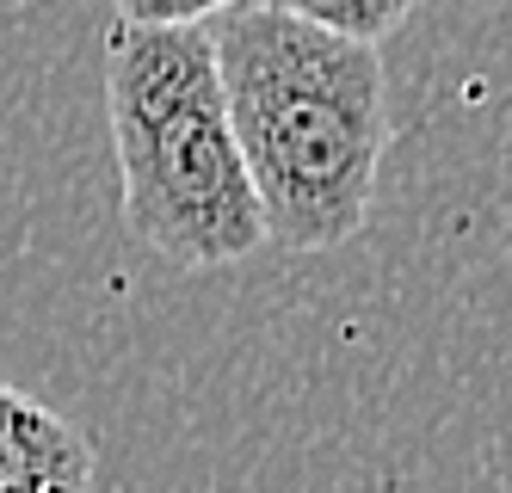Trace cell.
<instances>
[{
    "label": "cell",
    "instance_id": "1",
    "mask_svg": "<svg viewBox=\"0 0 512 493\" xmlns=\"http://www.w3.org/2000/svg\"><path fill=\"white\" fill-rule=\"evenodd\" d=\"M204 37L266 241L290 253L346 247L371 222L389 155L383 50L266 0L210 13Z\"/></svg>",
    "mask_w": 512,
    "mask_h": 493
},
{
    "label": "cell",
    "instance_id": "2",
    "mask_svg": "<svg viewBox=\"0 0 512 493\" xmlns=\"http://www.w3.org/2000/svg\"><path fill=\"white\" fill-rule=\"evenodd\" d=\"M105 118L124 229L155 259L210 272L266 241L204 25L118 19L105 37Z\"/></svg>",
    "mask_w": 512,
    "mask_h": 493
},
{
    "label": "cell",
    "instance_id": "3",
    "mask_svg": "<svg viewBox=\"0 0 512 493\" xmlns=\"http://www.w3.org/2000/svg\"><path fill=\"white\" fill-rule=\"evenodd\" d=\"M93 438L0 383V493H93Z\"/></svg>",
    "mask_w": 512,
    "mask_h": 493
},
{
    "label": "cell",
    "instance_id": "4",
    "mask_svg": "<svg viewBox=\"0 0 512 493\" xmlns=\"http://www.w3.org/2000/svg\"><path fill=\"white\" fill-rule=\"evenodd\" d=\"M266 7L278 13H297L309 25H327V31H340V37H358V44H389V37L414 19L420 0H266Z\"/></svg>",
    "mask_w": 512,
    "mask_h": 493
},
{
    "label": "cell",
    "instance_id": "5",
    "mask_svg": "<svg viewBox=\"0 0 512 493\" xmlns=\"http://www.w3.org/2000/svg\"><path fill=\"white\" fill-rule=\"evenodd\" d=\"M112 7L130 25H204L210 13L235 7V0H112Z\"/></svg>",
    "mask_w": 512,
    "mask_h": 493
}]
</instances>
